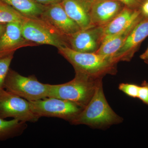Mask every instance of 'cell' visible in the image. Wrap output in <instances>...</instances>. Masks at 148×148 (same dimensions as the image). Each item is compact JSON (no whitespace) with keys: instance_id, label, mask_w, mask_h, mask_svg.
I'll use <instances>...</instances> for the list:
<instances>
[{"instance_id":"1","label":"cell","mask_w":148,"mask_h":148,"mask_svg":"<svg viewBox=\"0 0 148 148\" xmlns=\"http://www.w3.org/2000/svg\"><path fill=\"white\" fill-rule=\"evenodd\" d=\"M123 121L122 118L114 112L106 100L101 79L97 83L91 100L71 123L102 129L119 124Z\"/></svg>"},{"instance_id":"2","label":"cell","mask_w":148,"mask_h":148,"mask_svg":"<svg viewBox=\"0 0 148 148\" xmlns=\"http://www.w3.org/2000/svg\"><path fill=\"white\" fill-rule=\"evenodd\" d=\"M75 72V77L71 81L50 84L48 97L70 101L84 109L91 100L98 82L103 78H95L78 71Z\"/></svg>"},{"instance_id":"3","label":"cell","mask_w":148,"mask_h":148,"mask_svg":"<svg viewBox=\"0 0 148 148\" xmlns=\"http://www.w3.org/2000/svg\"><path fill=\"white\" fill-rule=\"evenodd\" d=\"M58 49L59 53L73 66L75 71L95 78L116 74L117 64L110 58L95 53L78 52L68 47Z\"/></svg>"},{"instance_id":"4","label":"cell","mask_w":148,"mask_h":148,"mask_svg":"<svg viewBox=\"0 0 148 148\" xmlns=\"http://www.w3.org/2000/svg\"><path fill=\"white\" fill-rule=\"evenodd\" d=\"M50 84L41 83L34 76L25 77L10 69L4 88L29 101L48 97Z\"/></svg>"},{"instance_id":"5","label":"cell","mask_w":148,"mask_h":148,"mask_svg":"<svg viewBox=\"0 0 148 148\" xmlns=\"http://www.w3.org/2000/svg\"><path fill=\"white\" fill-rule=\"evenodd\" d=\"M22 33L24 39L32 43L47 45L58 49L68 47L66 37L40 18L27 17L22 23Z\"/></svg>"},{"instance_id":"6","label":"cell","mask_w":148,"mask_h":148,"mask_svg":"<svg viewBox=\"0 0 148 148\" xmlns=\"http://www.w3.org/2000/svg\"><path fill=\"white\" fill-rule=\"evenodd\" d=\"M29 102L32 112L39 117L58 118L70 123L83 109L70 101L52 97Z\"/></svg>"},{"instance_id":"7","label":"cell","mask_w":148,"mask_h":148,"mask_svg":"<svg viewBox=\"0 0 148 148\" xmlns=\"http://www.w3.org/2000/svg\"><path fill=\"white\" fill-rule=\"evenodd\" d=\"M0 118H12L25 123L36 122L40 118L32 112L29 101L4 88L0 89Z\"/></svg>"},{"instance_id":"8","label":"cell","mask_w":148,"mask_h":148,"mask_svg":"<svg viewBox=\"0 0 148 148\" xmlns=\"http://www.w3.org/2000/svg\"><path fill=\"white\" fill-rule=\"evenodd\" d=\"M103 33V27L81 29L66 37L68 47L78 52L95 53L102 44Z\"/></svg>"},{"instance_id":"9","label":"cell","mask_w":148,"mask_h":148,"mask_svg":"<svg viewBox=\"0 0 148 148\" xmlns=\"http://www.w3.org/2000/svg\"><path fill=\"white\" fill-rule=\"evenodd\" d=\"M40 18L66 37L81 30L69 17L61 2L47 6Z\"/></svg>"},{"instance_id":"10","label":"cell","mask_w":148,"mask_h":148,"mask_svg":"<svg viewBox=\"0 0 148 148\" xmlns=\"http://www.w3.org/2000/svg\"><path fill=\"white\" fill-rule=\"evenodd\" d=\"M148 36V17H145L136 25L123 45L115 53L112 58L113 61L117 64L120 61H131L142 42Z\"/></svg>"},{"instance_id":"11","label":"cell","mask_w":148,"mask_h":148,"mask_svg":"<svg viewBox=\"0 0 148 148\" xmlns=\"http://www.w3.org/2000/svg\"><path fill=\"white\" fill-rule=\"evenodd\" d=\"M125 6L117 0H93L90 12L93 27H104L109 24Z\"/></svg>"},{"instance_id":"12","label":"cell","mask_w":148,"mask_h":148,"mask_svg":"<svg viewBox=\"0 0 148 148\" xmlns=\"http://www.w3.org/2000/svg\"><path fill=\"white\" fill-rule=\"evenodd\" d=\"M22 23L15 21L7 24L5 31L0 38V57L13 53L20 47L32 44L23 37Z\"/></svg>"},{"instance_id":"13","label":"cell","mask_w":148,"mask_h":148,"mask_svg":"<svg viewBox=\"0 0 148 148\" xmlns=\"http://www.w3.org/2000/svg\"><path fill=\"white\" fill-rule=\"evenodd\" d=\"M145 17H146L143 15L141 10H135L125 6L112 21L103 27L102 42L124 31L133 23L140 21Z\"/></svg>"},{"instance_id":"14","label":"cell","mask_w":148,"mask_h":148,"mask_svg":"<svg viewBox=\"0 0 148 148\" xmlns=\"http://www.w3.org/2000/svg\"><path fill=\"white\" fill-rule=\"evenodd\" d=\"M93 0H61V4L69 17L81 29L93 27L90 12Z\"/></svg>"},{"instance_id":"15","label":"cell","mask_w":148,"mask_h":148,"mask_svg":"<svg viewBox=\"0 0 148 148\" xmlns=\"http://www.w3.org/2000/svg\"><path fill=\"white\" fill-rule=\"evenodd\" d=\"M141 20L133 23L124 31L104 40L95 53L112 59L115 53L123 45L130 34Z\"/></svg>"},{"instance_id":"16","label":"cell","mask_w":148,"mask_h":148,"mask_svg":"<svg viewBox=\"0 0 148 148\" xmlns=\"http://www.w3.org/2000/svg\"><path fill=\"white\" fill-rule=\"evenodd\" d=\"M16 10L23 16L29 18H39L47 6L34 0H1Z\"/></svg>"},{"instance_id":"17","label":"cell","mask_w":148,"mask_h":148,"mask_svg":"<svg viewBox=\"0 0 148 148\" xmlns=\"http://www.w3.org/2000/svg\"><path fill=\"white\" fill-rule=\"evenodd\" d=\"M26 127V123L16 119L6 121L0 118V141L19 136Z\"/></svg>"},{"instance_id":"18","label":"cell","mask_w":148,"mask_h":148,"mask_svg":"<svg viewBox=\"0 0 148 148\" xmlns=\"http://www.w3.org/2000/svg\"><path fill=\"white\" fill-rule=\"evenodd\" d=\"M26 18L12 7L0 0V23L7 24L15 21L22 22Z\"/></svg>"},{"instance_id":"19","label":"cell","mask_w":148,"mask_h":148,"mask_svg":"<svg viewBox=\"0 0 148 148\" xmlns=\"http://www.w3.org/2000/svg\"><path fill=\"white\" fill-rule=\"evenodd\" d=\"M14 53L0 57V89L4 88L5 81L9 71Z\"/></svg>"},{"instance_id":"20","label":"cell","mask_w":148,"mask_h":148,"mask_svg":"<svg viewBox=\"0 0 148 148\" xmlns=\"http://www.w3.org/2000/svg\"><path fill=\"white\" fill-rule=\"evenodd\" d=\"M140 86L132 84L121 83L119 86V89L133 98H138Z\"/></svg>"},{"instance_id":"21","label":"cell","mask_w":148,"mask_h":148,"mask_svg":"<svg viewBox=\"0 0 148 148\" xmlns=\"http://www.w3.org/2000/svg\"><path fill=\"white\" fill-rule=\"evenodd\" d=\"M122 3L126 7L135 10H141L144 3L147 0H117Z\"/></svg>"},{"instance_id":"22","label":"cell","mask_w":148,"mask_h":148,"mask_svg":"<svg viewBox=\"0 0 148 148\" xmlns=\"http://www.w3.org/2000/svg\"><path fill=\"white\" fill-rule=\"evenodd\" d=\"M138 98L148 106V86L145 85L140 86Z\"/></svg>"},{"instance_id":"23","label":"cell","mask_w":148,"mask_h":148,"mask_svg":"<svg viewBox=\"0 0 148 148\" xmlns=\"http://www.w3.org/2000/svg\"><path fill=\"white\" fill-rule=\"evenodd\" d=\"M37 3L45 5H50L53 4L61 2V0H34Z\"/></svg>"},{"instance_id":"24","label":"cell","mask_w":148,"mask_h":148,"mask_svg":"<svg viewBox=\"0 0 148 148\" xmlns=\"http://www.w3.org/2000/svg\"><path fill=\"white\" fill-rule=\"evenodd\" d=\"M141 11L145 17H148V0L144 3L141 8Z\"/></svg>"},{"instance_id":"25","label":"cell","mask_w":148,"mask_h":148,"mask_svg":"<svg viewBox=\"0 0 148 148\" xmlns=\"http://www.w3.org/2000/svg\"><path fill=\"white\" fill-rule=\"evenodd\" d=\"M6 25L7 24L0 23V38L1 37L5 31Z\"/></svg>"},{"instance_id":"26","label":"cell","mask_w":148,"mask_h":148,"mask_svg":"<svg viewBox=\"0 0 148 148\" xmlns=\"http://www.w3.org/2000/svg\"><path fill=\"white\" fill-rule=\"evenodd\" d=\"M140 58L142 60H144V61L145 60H148V48L146 50V51L143 53L142 55H140Z\"/></svg>"},{"instance_id":"27","label":"cell","mask_w":148,"mask_h":148,"mask_svg":"<svg viewBox=\"0 0 148 148\" xmlns=\"http://www.w3.org/2000/svg\"><path fill=\"white\" fill-rule=\"evenodd\" d=\"M142 85H145L148 86V82H147L146 81H144L142 83Z\"/></svg>"},{"instance_id":"28","label":"cell","mask_w":148,"mask_h":148,"mask_svg":"<svg viewBox=\"0 0 148 148\" xmlns=\"http://www.w3.org/2000/svg\"><path fill=\"white\" fill-rule=\"evenodd\" d=\"M145 62L146 63V64H147V65H148V60H145Z\"/></svg>"}]
</instances>
